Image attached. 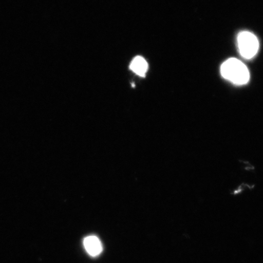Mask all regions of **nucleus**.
<instances>
[{
  "mask_svg": "<svg viewBox=\"0 0 263 263\" xmlns=\"http://www.w3.org/2000/svg\"><path fill=\"white\" fill-rule=\"evenodd\" d=\"M221 73L223 78L236 85H245L250 80L248 67L236 58H230L223 62L221 67Z\"/></svg>",
  "mask_w": 263,
  "mask_h": 263,
  "instance_id": "f257e3e1",
  "label": "nucleus"
},
{
  "mask_svg": "<svg viewBox=\"0 0 263 263\" xmlns=\"http://www.w3.org/2000/svg\"><path fill=\"white\" fill-rule=\"evenodd\" d=\"M240 54L246 59H251L257 54L259 49L258 39L252 32L243 31L237 38Z\"/></svg>",
  "mask_w": 263,
  "mask_h": 263,
  "instance_id": "f03ea898",
  "label": "nucleus"
},
{
  "mask_svg": "<svg viewBox=\"0 0 263 263\" xmlns=\"http://www.w3.org/2000/svg\"><path fill=\"white\" fill-rule=\"evenodd\" d=\"M84 246L88 254L91 256H97L103 251V246L100 239L95 236H90L84 240Z\"/></svg>",
  "mask_w": 263,
  "mask_h": 263,
  "instance_id": "7ed1b4c3",
  "label": "nucleus"
},
{
  "mask_svg": "<svg viewBox=\"0 0 263 263\" xmlns=\"http://www.w3.org/2000/svg\"><path fill=\"white\" fill-rule=\"evenodd\" d=\"M130 68L134 73L143 77L147 73L148 64L143 57H137L132 61Z\"/></svg>",
  "mask_w": 263,
  "mask_h": 263,
  "instance_id": "20e7f679",
  "label": "nucleus"
}]
</instances>
